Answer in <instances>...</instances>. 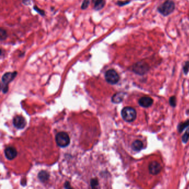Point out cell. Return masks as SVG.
I'll list each match as a JSON object with an SVG mask.
<instances>
[{"instance_id": "cell-9", "label": "cell", "mask_w": 189, "mask_h": 189, "mask_svg": "<svg viewBox=\"0 0 189 189\" xmlns=\"http://www.w3.org/2000/svg\"><path fill=\"white\" fill-rule=\"evenodd\" d=\"M153 99L150 97H141L138 101V103L139 106L143 108H149L151 107L153 105Z\"/></svg>"}, {"instance_id": "cell-14", "label": "cell", "mask_w": 189, "mask_h": 189, "mask_svg": "<svg viewBox=\"0 0 189 189\" xmlns=\"http://www.w3.org/2000/svg\"><path fill=\"white\" fill-rule=\"evenodd\" d=\"M189 126V119L187 120L186 121L184 122H181L179 123L177 126V129L179 133H181L183 131H184L185 129L187 127Z\"/></svg>"}, {"instance_id": "cell-21", "label": "cell", "mask_w": 189, "mask_h": 189, "mask_svg": "<svg viewBox=\"0 0 189 189\" xmlns=\"http://www.w3.org/2000/svg\"><path fill=\"white\" fill-rule=\"evenodd\" d=\"M131 2V1H119L116 2L117 5L119 6H124L125 5H128Z\"/></svg>"}, {"instance_id": "cell-6", "label": "cell", "mask_w": 189, "mask_h": 189, "mask_svg": "<svg viewBox=\"0 0 189 189\" xmlns=\"http://www.w3.org/2000/svg\"><path fill=\"white\" fill-rule=\"evenodd\" d=\"M17 73L16 72H7L4 74V76L2 78V81L3 84L5 85L4 87V90H3L4 93L7 92V91H8L7 85L15 78V77L17 76Z\"/></svg>"}, {"instance_id": "cell-15", "label": "cell", "mask_w": 189, "mask_h": 189, "mask_svg": "<svg viewBox=\"0 0 189 189\" xmlns=\"http://www.w3.org/2000/svg\"><path fill=\"white\" fill-rule=\"evenodd\" d=\"M38 177H39V179L41 181L44 182V181H47V180L48 179V173L47 172H46V171H42L39 173Z\"/></svg>"}, {"instance_id": "cell-5", "label": "cell", "mask_w": 189, "mask_h": 189, "mask_svg": "<svg viewBox=\"0 0 189 189\" xmlns=\"http://www.w3.org/2000/svg\"><path fill=\"white\" fill-rule=\"evenodd\" d=\"M105 78L107 82L111 84H116L119 82L120 77L114 69H109L105 74Z\"/></svg>"}, {"instance_id": "cell-13", "label": "cell", "mask_w": 189, "mask_h": 189, "mask_svg": "<svg viewBox=\"0 0 189 189\" xmlns=\"http://www.w3.org/2000/svg\"><path fill=\"white\" fill-rule=\"evenodd\" d=\"M93 9L96 11H100L104 7L106 2L104 0H92Z\"/></svg>"}, {"instance_id": "cell-17", "label": "cell", "mask_w": 189, "mask_h": 189, "mask_svg": "<svg viewBox=\"0 0 189 189\" xmlns=\"http://www.w3.org/2000/svg\"><path fill=\"white\" fill-rule=\"evenodd\" d=\"M169 104H170V106L172 107H176V104H177V99H176V97H175V96H173L172 97H170L169 98Z\"/></svg>"}, {"instance_id": "cell-3", "label": "cell", "mask_w": 189, "mask_h": 189, "mask_svg": "<svg viewBox=\"0 0 189 189\" xmlns=\"http://www.w3.org/2000/svg\"><path fill=\"white\" fill-rule=\"evenodd\" d=\"M121 115L123 119L125 121L131 123L136 120L137 113L134 108L131 107H126L122 109Z\"/></svg>"}, {"instance_id": "cell-8", "label": "cell", "mask_w": 189, "mask_h": 189, "mask_svg": "<svg viewBox=\"0 0 189 189\" xmlns=\"http://www.w3.org/2000/svg\"><path fill=\"white\" fill-rule=\"evenodd\" d=\"M14 126L17 129H24L26 126V121L24 117L21 116H15L13 121Z\"/></svg>"}, {"instance_id": "cell-4", "label": "cell", "mask_w": 189, "mask_h": 189, "mask_svg": "<svg viewBox=\"0 0 189 189\" xmlns=\"http://www.w3.org/2000/svg\"><path fill=\"white\" fill-rule=\"evenodd\" d=\"M56 141L59 146L64 148L69 144L70 138L67 133L65 132H59L56 136Z\"/></svg>"}, {"instance_id": "cell-18", "label": "cell", "mask_w": 189, "mask_h": 189, "mask_svg": "<svg viewBox=\"0 0 189 189\" xmlns=\"http://www.w3.org/2000/svg\"><path fill=\"white\" fill-rule=\"evenodd\" d=\"M189 128H188V129L186 130V131H185L184 134L183 136L182 137V141L184 143H187L188 141H189Z\"/></svg>"}, {"instance_id": "cell-2", "label": "cell", "mask_w": 189, "mask_h": 189, "mask_svg": "<svg viewBox=\"0 0 189 189\" xmlns=\"http://www.w3.org/2000/svg\"><path fill=\"white\" fill-rule=\"evenodd\" d=\"M132 71L136 74L143 76L148 73L150 70L149 65L145 62L139 61L134 63L131 67Z\"/></svg>"}, {"instance_id": "cell-11", "label": "cell", "mask_w": 189, "mask_h": 189, "mask_svg": "<svg viewBox=\"0 0 189 189\" xmlns=\"http://www.w3.org/2000/svg\"><path fill=\"white\" fill-rule=\"evenodd\" d=\"M126 94V93L122 92L116 93L112 97V102L115 104H119L121 103L123 101Z\"/></svg>"}, {"instance_id": "cell-16", "label": "cell", "mask_w": 189, "mask_h": 189, "mask_svg": "<svg viewBox=\"0 0 189 189\" xmlns=\"http://www.w3.org/2000/svg\"><path fill=\"white\" fill-rule=\"evenodd\" d=\"M7 34L5 29L1 28L0 29V39L1 41H3L7 39Z\"/></svg>"}, {"instance_id": "cell-19", "label": "cell", "mask_w": 189, "mask_h": 189, "mask_svg": "<svg viewBox=\"0 0 189 189\" xmlns=\"http://www.w3.org/2000/svg\"><path fill=\"white\" fill-rule=\"evenodd\" d=\"M189 71V61H186L184 63V65L183 66V71L185 75H186Z\"/></svg>"}, {"instance_id": "cell-12", "label": "cell", "mask_w": 189, "mask_h": 189, "mask_svg": "<svg viewBox=\"0 0 189 189\" xmlns=\"http://www.w3.org/2000/svg\"><path fill=\"white\" fill-rule=\"evenodd\" d=\"M143 143L139 140H136L133 141L131 145V149L136 152H139L141 150L143 149Z\"/></svg>"}, {"instance_id": "cell-22", "label": "cell", "mask_w": 189, "mask_h": 189, "mask_svg": "<svg viewBox=\"0 0 189 189\" xmlns=\"http://www.w3.org/2000/svg\"><path fill=\"white\" fill-rule=\"evenodd\" d=\"M34 10L37 12H38L39 15H42V16H44L45 15V12L44 11V10H41L40 9H39L38 7L37 6H34Z\"/></svg>"}, {"instance_id": "cell-7", "label": "cell", "mask_w": 189, "mask_h": 189, "mask_svg": "<svg viewBox=\"0 0 189 189\" xmlns=\"http://www.w3.org/2000/svg\"><path fill=\"white\" fill-rule=\"evenodd\" d=\"M163 169L162 166L156 161H151L148 165L149 171L153 175L159 174Z\"/></svg>"}, {"instance_id": "cell-1", "label": "cell", "mask_w": 189, "mask_h": 189, "mask_svg": "<svg viewBox=\"0 0 189 189\" xmlns=\"http://www.w3.org/2000/svg\"><path fill=\"white\" fill-rule=\"evenodd\" d=\"M175 9L174 2L172 0H166L165 2L158 6V11L164 16H168L171 14Z\"/></svg>"}, {"instance_id": "cell-23", "label": "cell", "mask_w": 189, "mask_h": 189, "mask_svg": "<svg viewBox=\"0 0 189 189\" xmlns=\"http://www.w3.org/2000/svg\"><path fill=\"white\" fill-rule=\"evenodd\" d=\"M186 114H189V110H188V111H187V112H186Z\"/></svg>"}, {"instance_id": "cell-10", "label": "cell", "mask_w": 189, "mask_h": 189, "mask_svg": "<svg viewBox=\"0 0 189 189\" xmlns=\"http://www.w3.org/2000/svg\"><path fill=\"white\" fill-rule=\"evenodd\" d=\"M5 155L6 158L9 160H13L17 155V151L15 148L10 146L7 148L5 150Z\"/></svg>"}, {"instance_id": "cell-20", "label": "cell", "mask_w": 189, "mask_h": 189, "mask_svg": "<svg viewBox=\"0 0 189 189\" xmlns=\"http://www.w3.org/2000/svg\"><path fill=\"white\" fill-rule=\"evenodd\" d=\"M89 4H90V0H83L81 9L82 10L87 9L89 5Z\"/></svg>"}]
</instances>
